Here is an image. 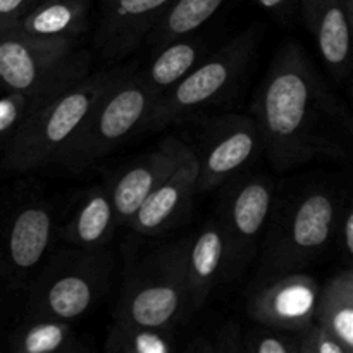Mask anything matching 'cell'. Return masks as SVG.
Instances as JSON below:
<instances>
[{"label": "cell", "mask_w": 353, "mask_h": 353, "mask_svg": "<svg viewBox=\"0 0 353 353\" xmlns=\"http://www.w3.org/2000/svg\"><path fill=\"white\" fill-rule=\"evenodd\" d=\"M10 350L16 353H76L81 341L71 324L59 319L30 317L9 336Z\"/></svg>", "instance_id": "cell-22"}, {"label": "cell", "mask_w": 353, "mask_h": 353, "mask_svg": "<svg viewBox=\"0 0 353 353\" xmlns=\"http://www.w3.org/2000/svg\"><path fill=\"white\" fill-rule=\"evenodd\" d=\"M243 352L299 353V334L259 324L243 334Z\"/></svg>", "instance_id": "cell-25"}, {"label": "cell", "mask_w": 353, "mask_h": 353, "mask_svg": "<svg viewBox=\"0 0 353 353\" xmlns=\"http://www.w3.org/2000/svg\"><path fill=\"white\" fill-rule=\"evenodd\" d=\"M50 93V92H48ZM47 95V93H43ZM43 95H26V93L9 92L0 99V141H6L17 130L34 103Z\"/></svg>", "instance_id": "cell-26"}, {"label": "cell", "mask_w": 353, "mask_h": 353, "mask_svg": "<svg viewBox=\"0 0 353 353\" xmlns=\"http://www.w3.org/2000/svg\"><path fill=\"white\" fill-rule=\"evenodd\" d=\"M185 350L196 352V353H209V352H214V347H212V341L207 340V338H196V340H193V343H190Z\"/></svg>", "instance_id": "cell-32"}, {"label": "cell", "mask_w": 353, "mask_h": 353, "mask_svg": "<svg viewBox=\"0 0 353 353\" xmlns=\"http://www.w3.org/2000/svg\"><path fill=\"white\" fill-rule=\"evenodd\" d=\"M307 30L312 34L324 64L336 81H347L352 71L353 0H299Z\"/></svg>", "instance_id": "cell-16"}, {"label": "cell", "mask_w": 353, "mask_h": 353, "mask_svg": "<svg viewBox=\"0 0 353 353\" xmlns=\"http://www.w3.org/2000/svg\"><path fill=\"white\" fill-rule=\"evenodd\" d=\"M174 0H103L97 48L107 61L137 50Z\"/></svg>", "instance_id": "cell-15"}, {"label": "cell", "mask_w": 353, "mask_h": 353, "mask_svg": "<svg viewBox=\"0 0 353 353\" xmlns=\"http://www.w3.org/2000/svg\"><path fill=\"white\" fill-rule=\"evenodd\" d=\"M224 2L226 0H174L147 37L159 50L176 38L195 33L224 6Z\"/></svg>", "instance_id": "cell-23"}, {"label": "cell", "mask_w": 353, "mask_h": 353, "mask_svg": "<svg viewBox=\"0 0 353 353\" xmlns=\"http://www.w3.org/2000/svg\"><path fill=\"white\" fill-rule=\"evenodd\" d=\"M214 352L219 353H238L243 352V333L236 323L224 324L216 334V340L212 341Z\"/></svg>", "instance_id": "cell-30"}, {"label": "cell", "mask_w": 353, "mask_h": 353, "mask_svg": "<svg viewBox=\"0 0 353 353\" xmlns=\"http://www.w3.org/2000/svg\"><path fill=\"white\" fill-rule=\"evenodd\" d=\"M90 0H38L10 31L37 41L74 43L88 28Z\"/></svg>", "instance_id": "cell-18"}, {"label": "cell", "mask_w": 353, "mask_h": 353, "mask_svg": "<svg viewBox=\"0 0 353 353\" xmlns=\"http://www.w3.org/2000/svg\"><path fill=\"white\" fill-rule=\"evenodd\" d=\"M261 30L250 26L209 54L178 85L159 97L141 131H157L185 123L226 99L243 78L255 54Z\"/></svg>", "instance_id": "cell-6"}, {"label": "cell", "mask_w": 353, "mask_h": 353, "mask_svg": "<svg viewBox=\"0 0 353 353\" xmlns=\"http://www.w3.org/2000/svg\"><path fill=\"white\" fill-rule=\"evenodd\" d=\"M185 141L169 137L157 148L138 157L109 185L117 228H130L131 219L148 195L174 171Z\"/></svg>", "instance_id": "cell-14"}, {"label": "cell", "mask_w": 353, "mask_h": 353, "mask_svg": "<svg viewBox=\"0 0 353 353\" xmlns=\"http://www.w3.org/2000/svg\"><path fill=\"white\" fill-rule=\"evenodd\" d=\"M333 240H336L340 254L347 261H350L353 255V209L350 203H343L338 219L334 223Z\"/></svg>", "instance_id": "cell-28"}, {"label": "cell", "mask_w": 353, "mask_h": 353, "mask_svg": "<svg viewBox=\"0 0 353 353\" xmlns=\"http://www.w3.org/2000/svg\"><path fill=\"white\" fill-rule=\"evenodd\" d=\"M190 238L128 259L116 321L174 330L186 317V252Z\"/></svg>", "instance_id": "cell-4"}, {"label": "cell", "mask_w": 353, "mask_h": 353, "mask_svg": "<svg viewBox=\"0 0 353 353\" xmlns=\"http://www.w3.org/2000/svg\"><path fill=\"white\" fill-rule=\"evenodd\" d=\"M223 265L224 238L216 217H212L190 238L186 252V317L205 305L212 290L221 283Z\"/></svg>", "instance_id": "cell-17"}, {"label": "cell", "mask_w": 353, "mask_h": 353, "mask_svg": "<svg viewBox=\"0 0 353 353\" xmlns=\"http://www.w3.org/2000/svg\"><path fill=\"white\" fill-rule=\"evenodd\" d=\"M252 117L276 171L350 157V110L295 41H285L276 50L255 93Z\"/></svg>", "instance_id": "cell-1"}, {"label": "cell", "mask_w": 353, "mask_h": 353, "mask_svg": "<svg viewBox=\"0 0 353 353\" xmlns=\"http://www.w3.org/2000/svg\"><path fill=\"white\" fill-rule=\"evenodd\" d=\"M110 252L71 247L48 255L28 283V316L72 323L95 309L112 274Z\"/></svg>", "instance_id": "cell-5"}, {"label": "cell", "mask_w": 353, "mask_h": 353, "mask_svg": "<svg viewBox=\"0 0 353 353\" xmlns=\"http://www.w3.org/2000/svg\"><path fill=\"white\" fill-rule=\"evenodd\" d=\"M216 221L224 238V265L221 283L240 278L257 255L265 233L278 186L265 174L236 176L223 183Z\"/></svg>", "instance_id": "cell-8"}, {"label": "cell", "mask_w": 353, "mask_h": 353, "mask_svg": "<svg viewBox=\"0 0 353 353\" xmlns=\"http://www.w3.org/2000/svg\"><path fill=\"white\" fill-rule=\"evenodd\" d=\"M299 334V353H350L331 331L312 321Z\"/></svg>", "instance_id": "cell-27"}, {"label": "cell", "mask_w": 353, "mask_h": 353, "mask_svg": "<svg viewBox=\"0 0 353 353\" xmlns=\"http://www.w3.org/2000/svg\"><path fill=\"white\" fill-rule=\"evenodd\" d=\"M133 68L134 64L100 69L41 97L6 140L3 168L14 172H30L57 162L100 97Z\"/></svg>", "instance_id": "cell-3"}, {"label": "cell", "mask_w": 353, "mask_h": 353, "mask_svg": "<svg viewBox=\"0 0 353 353\" xmlns=\"http://www.w3.org/2000/svg\"><path fill=\"white\" fill-rule=\"evenodd\" d=\"M137 69L134 65L100 97L74 140L57 159L59 164L69 171H85L143 130L157 97Z\"/></svg>", "instance_id": "cell-7"}, {"label": "cell", "mask_w": 353, "mask_h": 353, "mask_svg": "<svg viewBox=\"0 0 353 353\" xmlns=\"http://www.w3.org/2000/svg\"><path fill=\"white\" fill-rule=\"evenodd\" d=\"M55 214L45 200H24L0 221V279L24 288L48 257L55 236Z\"/></svg>", "instance_id": "cell-11"}, {"label": "cell", "mask_w": 353, "mask_h": 353, "mask_svg": "<svg viewBox=\"0 0 353 353\" xmlns=\"http://www.w3.org/2000/svg\"><path fill=\"white\" fill-rule=\"evenodd\" d=\"M319 283L307 272H292L252 285L247 312L257 324L300 333L314 321Z\"/></svg>", "instance_id": "cell-12"}, {"label": "cell", "mask_w": 353, "mask_h": 353, "mask_svg": "<svg viewBox=\"0 0 353 353\" xmlns=\"http://www.w3.org/2000/svg\"><path fill=\"white\" fill-rule=\"evenodd\" d=\"M186 145L199 164V192L221 188L223 183L245 171L264 152L257 121L243 114H226L203 121L195 141Z\"/></svg>", "instance_id": "cell-10"}, {"label": "cell", "mask_w": 353, "mask_h": 353, "mask_svg": "<svg viewBox=\"0 0 353 353\" xmlns=\"http://www.w3.org/2000/svg\"><path fill=\"white\" fill-rule=\"evenodd\" d=\"M199 164L185 143L174 171L145 199L131 219L130 228L141 236H161L188 214L196 190Z\"/></svg>", "instance_id": "cell-13"}, {"label": "cell", "mask_w": 353, "mask_h": 353, "mask_svg": "<svg viewBox=\"0 0 353 353\" xmlns=\"http://www.w3.org/2000/svg\"><path fill=\"white\" fill-rule=\"evenodd\" d=\"M343 200L327 183L296 186L276 195L274 209L261 241L255 283L305 271L333 241Z\"/></svg>", "instance_id": "cell-2"}, {"label": "cell", "mask_w": 353, "mask_h": 353, "mask_svg": "<svg viewBox=\"0 0 353 353\" xmlns=\"http://www.w3.org/2000/svg\"><path fill=\"white\" fill-rule=\"evenodd\" d=\"M265 12L272 14L281 21H288L295 12V7L299 0H255Z\"/></svg>", "instance_id": "cell-31"}, {"label": "cell", "mask_w": 353, "mask_h": 353, "mask_svg": "<svg viewBox=\"0 0 353 353\" xmlns=\"http://www.w3.org/2000/svg\"><path fill=\"white\" fill-rule=\"evenodd\" d=\"M207 55H209V50H207L205 41L188 34V37L176 38L159 48L154 61L145 69H137V71L145 85L159 99L172 86L178 85Z\"/></svg>", "instance_id": "cell-20"}, {"label": "cell", "mask_w": 353, "mask_h": 353, "mask_svg": "<svg viewBox=\"0 0 353 353\" xmlns=\"http://www.w3.org/2000/svg\"><path fill=\"white\" fill-rule=\"evenodd\" d=\"M105 350L109 353H172L176 350L174 330L114 321L107 334Z\"/></svg>", "instance_id": "cell-24"}, {"label": "cell", "mask_w": 353, "mask_h": 353, "mask_svg": "<svg viewBox=\"0 0 353 353\" xmlns=\"http://www.w3.org/2000/svg\"><path fill=\"white\" fill-rule=\"evenodd\" d=\"M38 0H0V33L10 31Z\"/></svg>", "instance_id": "cell-29"}, {"label": "cell", "mask_w": 353, "mask_h": 353, "mask_svg": "<svg viewBox=\"0 0 353 353\" xmlns=\"http://www.w3.org/2000/svg\"><path fill=\"white\" fill-rule=\"evenodd\" d=\"M92 54L74 43L30 40L0 33V88L26 95H43L90 74Z\"/></svg>", "instance_id": "cell-9"}, {"label": "cell", "mask_w": 353, "mask_h": 353, "mask_svg": "<svg viewBox=\"0 0 353 353\" xmlns=\"http://www.w3.org/2000/svg\"><path fill=\"white\" fill-rule=\"evenodd\" d=\"M314 321L334 334L353 353V271L336 272L319 288Z\"/></svg>", "instance_id": "cell-21"}, {"label": "cell", "mask_w": 353, "mask_h": 353, "mask_svg": "<svg viewBox=\"0 0 353 353\" xmlns=\"http://www.w3.org/2000/svg\"><path fill=\"white\" fill-rule=\"evenodd\" d=\"M117 230L110 190L107 186H92L81 195L71 219L61 231L69 247L102 248L107 247Z\"/></svg>", "instance_id": "cell-19"}]
</instances>
